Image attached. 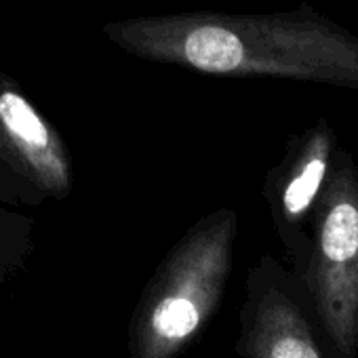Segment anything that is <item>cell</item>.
Here are the masks:
<instances>
[{
    "label": "cell",
    "mask_w": 358,
    "mask_h": 358,
    "mask_svg": "<svg viewBox=\"0 0 358 358\" xmlns=\"http://www.w3.org/2000/svg\"><path fill=\"white\" fill-rule=\"evenodd\" d=\"M236 352L241 358H335L295 276L272 255L247 272Z\"/></svg>",
    "instance_id": "5"
},
{
    "label": "cell",
    "mask_w": 358,
    "mask_h": 358,
    "mask_svg": "<svg viewBox=\"0 0 358 358\" xmlns=\"http://www.w3.org/2000/svg\"><path fill=\"white\" fill-rule=\"evenodd\" d=\"M291 274L335 358L358 356V164L343 148Z\"/></svg>",
    "instance_id": "3"
},
{
    "label": "cell",
    "mask_w": 358,
    "mask_h": 358,
    "mask_svg": "<svg viewBox=\"0 0 358 358\" xmlns=\"http://www.w3.org/2000/svg\"><path fill=\"white\" fill-rule=\"evenodd\" d=\"M238 213L201 217L145 282L127 329L129 358H177L217 314L234 264Z\"/></svg>",
    "instance_id": "2"
},
{
    "label": "cell",
    "mask_w": 358,
    "mask_h": 358,
    "mask_svg": "<svg viewBox=\"0 0 358 358\" xmlns=\"http://www.w3.org/2000/svg\"><path fill=\"white\" fill-rule=\"evenodd\" d=\"M34 253V220L0 203V291L20 276Z\"/></svg>",
    "instance_id": "7"
},
{
    "label": "cell",
    "mask_w": 358,
    "mask_h": 358,
    "mask_svg": "<svg viewBox=\"0 0 358 358\" xmlns=\"http://www.w3.org/2000/svg\"><path fill=\"white\" fill-rule=\"evenodd\" d=\"M341 150L335 129L320 116L287 141L282 158L266 173L262 194L291 266L308 247L312 217Z\"/></svg>",
    "instance_id": "6"
},
{
    "label": "cell",
    "mask_w": 358,
    "mask_h": 358,
    "mask_svg": "<svg viewBox=\"0 0 358 358\" xmlns=\"http://www.w3.org/2000/svg\"><path fill=\"white\" fill-rule=\"evenodd\" d=\"M72 188L74 162L64 135L3 68L0 57V203L34 209L66 201Z\"/></svg>",
    "instance_id": "4"
},
{
    "label": "cell",
    "mask_w": 358,
    "mask_h": 358,
    "mask_svg": "<svg viewBox=\"0 0 358 358\" xmlns=\"http://www.w3.org/2000/svg\"><path fill=\"white\" fill-rule=\"evenodd\" d=\"M101 32L143 62L209 76H264L358 91V36L310 3L268 13L139 15L108 22Z\"/></svg>",
    "instance_id": "1"
}]
</instances>
